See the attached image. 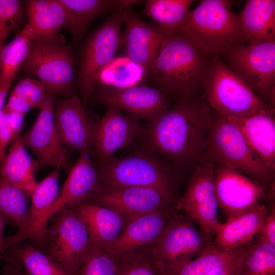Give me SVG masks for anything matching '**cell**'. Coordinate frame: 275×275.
<instances>
[{
    "label": "cell",
    "instance_id": "obj_27",
    "mask_svg": "<svg viewBox=\"0 0 275 275\" xmlns=\"http://www.w3.org/2000/svg\"><path fill=\"white\" fill-rule=\"evenodd\" d=\"M268 212L265 204L227 219L219 227L213 240L217 247L236 250L251 241L258 232Z\"/></svg>",
    "mask_w": 275,
    "mask_h": 275
},
{
    "label": "cell",
    "instance_id": "obj_19",
    "mask_svg": "<svg viewBox=\"0 0 275 275\" xmlns=\"http://www.w3.org/2000/svg\"><path fill=\"white\" fill-rule=\"evenodd\" d=\"M99 185L98 172L90 153L80 152L78 160L68 176L52 205L46 212L40 226V238L46 237L49 220L60 210L73 208L88 198Z\"/></svg>",
    "mask_w": 275,
    "mask_h": 275
},
{
    "label": "cell",
    "instance_id": "obj_3",
    "mask_svg": "<svg viewBox=\"0 0 275 275\" xmlns=\"http://www.w3.org/2000/svg\"><path fill=\"white\" fill-rule=\"evenodd\" d=\"M99 185L152 188L177 206L183 175L146 147L123 157L98 162Z\"/></svg>",
    "mask_w": 275,
    "mask_h": 275
},
{
    "label": "cell",
    "instance_id": "obj_41",
    "mask_svg": "<svg viewBox=\"0 0 275 275\" xmlns=\"http://www.w3.org/2000/svg\"><path fill=\"white\" fill-rule=\"evenodd\" d=\"M24 115L3 109L0 115V148L5 152L7 145L19 133L24 125Z\"/></svg>",
    "mask_w": 275,
    "mask_h": 275
},
{
    "label": "cell",
    "instance_id": "obj_7",
    "mask_svg": "<svg viewBox=\"0 0 275 275\" xmlns=\"http://www.w3.org/2000/svg\"><path fill=\"white\" fill-rule=\"evenodd\" d=\"M219 55L264 103L274 109L275 40L227 45Z\"/></svg>",
    "mask_w": 275,
    "mask_h": 275
},
{
    "label": "cell",
    "instance_id": "obj_2",
    "mask_svg": "<svg viewBox=\"0 0 275 275\" xmlns=\"http://www.w3.org/2000/svg\"><path fill=\"white\" fill-rule=\"evenodd\" d=\"M211 58L182 34H164L147 79L174 102L202 91Z\"/></svg>",
    "mask_w": 275,
    "mask_h": 275
},
{
    "label": "cell",
    "instance_id": "obj_43",
    "mask_svg": "<svg viewBox=\"0 0 275 275\" xmlns=\"http://www.w3.org/2000/svg\"><path fill=\"white\" fill-rule=\"evenodd\" d=\"M241 247L235 256L214 268L207 275H237L240 264L239 253Z\"/></svg>",
    "mask_w": 275,
    "mask_h": 275
},
{
    "label": "cell",
    "instance_id": "obj_25",
    "mask_svg": "<svg viewBox=\"0 0 275 275\" xmlns=\"http://www.w3.org/2000/svg\"><path fill=\"white\" fill-rule=\"evenodd\" d=\"M236 16L241 43L275 40L274 0H248Z\"/></svg>",
    "mask_w": 275,
    "mask_h": 275
},
{
    "label": "cell",
    "instance_id": "obj_35",
    "mask_svg": "<svg viewBox=\"0 0 275 275\" xmlns=\"http://www.w3.org/2000/svg\"><path fill=\"white\" fill-rule=\"evenodd\" d=\"M240 248L223 250L213 242L195 258L163 272V275H207L214 268L235 256Z\"/></svg>",
    "mask_w": 275,
    "mask_h": 275
},
{
    "label": "cell",
    "instance_id": "obj_5",
    "mask_svg": "<svg viewBox=\"0 0 275 275\" xmlns=\"http://www.w3.org/2000/svg\"><path fill=\"white\" fill-rule=\"evenodd\" d=\"M202 92L210 107L225 117H244L274 111L232 71L218 54L212 57Z\"/></svg>",
    "mask_w": 275,
    "mask_h": 275
},
{
    "label": "cell",
    "instance_id": "obj_28",
    "mask_svg": "<svg viewBox=\"0 0 275 275\" xmlns=\"http://www.w3.org/2000/svg\"><path fill=\"white\" fill-rule=\"evenodd\" d=\"M25 148L20 135L11 142L8 152L0 164V178L31 196L38 183L35 173L40 167Z\"/></svg>",
    "mask_w": 275,
    "mask_h": 275
},
{
    "label": "cell",
    "instance_id": "obj_39",
    "mask_svg": "<svg viewBox=\"0 0 275 275\" xmlns=\"http://www.w3.org/2000/svg\"><path fill=\"white\" fill-rule=\"evenodd\" d=\"M24 8L18 0H0V49L7 37L22 23Z\"/></svg>",
    "mask_w": 275,
    "mask_h": 275
},
{
    "label": "cell",
    "instance_id": "obj_44",
    "mask_svg": "<svg viewBox=\"0 0 275 275\" xmlns=\"http://www.w3.org/2000/svg\"><path fill=\"white\" fill-rule=\"evenodd\" d=\"M7 265L4 267L3 275H25L21 264L17 260L6 258Z\"/></svg>",
    "mask_w": 275,
    "mask_h": 275
},
{
    "label": "cell",
    "instance_id": "obj_33",
    "mask_svg": "<svg viewBox=\"0 0 275 275\" xmlns=\"http://www.w3.org/2000/svg\"><path fill=\"white\" fill-rule=\"evenodd\" d=\"M237 275H275V246L256 236L242 246Z\"/></svg>",
    "mask_w": 275,
    "mask_h": 275
},
{
    "label": "cell",
    "instance_id": "obj_21",
    "mask_svg": "<svg viewBox=\"0 0 275 275\" xmlns=\"http://www.w3.org/2000/svg\"><path fill=\"white\" fill-rule=\"evenodd\" d=\"M83 105L76 95L58 101L54 111V124L66 147L91 153L92 124Z\"/></svg>",
    "mask_w": 275,
    "mask_h": 275
},
{
    "label": "cell",
    "instance_id": "obj_18",
    "mask_svg": "<svg viewBox=\"0 0 275 275\" xmlns=\"http://www.w3.org/2000/svg\"><path fill=\"white\" fill-rule=\"evenodd\" d=\"M143 129L138 117L108 108L100 120L92 124L91 150L93 149L98 162L130 146L142 135Z\"/></svg>",
    "mask_w": 275,
    "mask_h": 275
},
{
    "label": "cell",
    "instance_id": "obj_46",
    "mask_svg": "<svg viewBox=\"0 0 275 275\" xmlns=\"http://www.w3.org/2000/svg\"><path fill=\"white\" fill-rule=\"evenodd\" d=\"M9 219L0 211V251L2 252L4 237L3 236V231L4 226Z\"/></svg>",
    "mask_w": 275,
    "mask_h": 275
},
{
    "label": "cell",
    "instance_id": "obj_14",
    "mask_svg": "<svg viewBox=\"0 0 275 275\" xmlns=\"http://www.w3.org/2000/svg\"><path fill=\"white\" fill-rule=\"evenodd\" d=\"M54 96L51 91L48 93L39 107V114L33 125L20 136L24 146L36 156L40 168L54 166L69 173L73 167L71 149L63 144L56 128Z\"/></svg>",
    "mask_w": 275,
    "mask_h": 275
},
{
    "label": "cell",
    "instance_id": "obj_22",
    "mask_svg": "<svg viewBox=\"0 0 275 275\" xmlns=\"http://www.w3.org/2000/svg\"><path fill=\"white\" fill-rule=\"evenodd\" d=\"M59 168L51 172L38 182L31 195V203L27 218V226L22 232L4 237L2 250H11L28 239L33 240L37 246L40 242V226L46 212L55 201L59 193Z\"/></svg>",
    "mask_w": 275,
    "mask_h": 275
},
{
    "label": "cell",
    "instance_id": "obj_38",
    "mask_svg": "<svg viewBox=\"0 0 275 275\" xmlns=\"http://www.w3.org/2000/svg\"><path fill=\"white\" fill-rule=\"evenodd\" d=\"M151 252L133 254L116 258L118 275H163Z\"/></svg>",
    "mask_w": 275,
    "mask_h": 275
},
{
    "label": "cell",
    "instance_id": "obj_8",
    "mask_svg": "<svg viewBox=\"0 0 275 275\" xmlns=\"http://www.w3.org/2000/svg\"><path fill=\"white\" fill-rule=\"evenodd\" d=\"M131 6H123L114 11L92 34L85 46L77 78L83 105L93 94L99 73L121 47L123 12Z\"/></svg>",
    "mask_w": 275,
    "mask_h": 275
},
{
    "label": "cell",
    "instance_id": "obj_23",
    "mask_svg": "<svg viewBox=\"0 0 275 275\" xmlns=\"http://www.w3.org/2000/svg\"><path fill=\"white\" fill-rule=\"evenodd\" d=\"M25 6L28 21L24 28L32 42L62 44L58 33L66 28L67 17L59 0H30Z\"/></svg>",
    "mask_w": 275,
    "mask_h": 275
},
{
    "label": "cell",
    "instance_id": "obj_26",
    "mask_svg": "<svg viewBox=\"0 0 275 275\" xmlns=\"http://www.w3.org/2000/svg\"><path fill=\"white\" fill-rule=\"evenodd\" d=\"M73 208L87 226L91 246L107 249L127 223L119 213L91 201H85Z\"/></svg>",
    "mask_w": 275,
    "mask_h": 275
},
{
    "label": "cell",
    "instance_id": "obj_36",
    "mask_svg": "<svg viewBox=\"0 0 275 275\" xmlns=\"http://www.w3.org/2000/svg\"><path fill=\"white\" fill-rule=\"evenodd\" d=\"M30 197L25 191L0 178V211L18 228L17 232L26 227Z\"/></svg>",
    "mask_w": 275,
    "mask_h": 275
},
{
    "label": "cell",
    "instance_id": "obj_34",
    "mask_svg": "<svg viewBox=\"0 0 275 275\" xmlns=\"http://www.w3.org/2000/svg\"><path fill=\"white\" fill-rule=\"evenodd\" d=\"M32 43L31 36L24 27L0 49V87H11L28 56Z\"/></svg>",
    "mask_w": 275,
    "mask_h": 275
},
{
    "label": "cell",
    "instance_id": "obj_12",
    "mask_svg": "<svg viewBox=\"0 0 275 275\" xmlns=\"http://www.w3.org/2000/svg\"><path fill=\"white\" fill-rule=\"evenodd\" d=\"M21 68L43 82L54 95L67 94L73 84V53L70 48L62 44L32 42Z\"/></svg>",
    "mask_w": 275,
    "mask_h": 275
},
{
    "label": "cell",
    "instance_id": "obj_6",
    "mask_svg": "<svg viewBox=\"0 0 275 275\" xmlns=\"http://www.w3.org/2000/svg\"><path fill=\"white\" fill-rule=\"evenodd\" d=\"M232 1L203 0L177 31L206 55L219 54L228 45L241 42Z\"/></svg>",
    "mask_w": 275,
    "mask_h": 275
},
{
    "label": "cell",
    "instance_id": "obj_9",
    "mask_svg": "<svg viewBox=\"0 0 275 275\" xmlns=\"http://www.w3.org/2000/svg\"><path fill=\"white\" fill-rule=\"evenodd\" d=\"M215 163L205 160L199 164L189 176L186 188L177 204V209L196 223L202 233L213 241L222 224L218 218L214 170Z\"/></svg>",
    "mask_w": 275,
    "mask_h": 275
},
{
    "label": "cell",
    "instance_id": "obj_10",
    "mask_svg": "<svg viewBox=\"0 0 275 275\" xmlns=\"http://www.w3.org/2000/svg\"><path fill=\"white\" fill-rule=\"evenodd\" d=\"M51 218L42 251L62 263L80 269L91 248L85 223L71 208L60 210Z\"/></svg>",
    "mask_w": 275,
    "mask_h": 275
},
{
    "label": "cell",
    "instance_id": "obj_24",
    "mask_svg": "<svg viewBox=\"0 0 275 275\" xmlns=\"http://www.w3.org/2000/svg\"><path fill=\"white\" fill-rule=\"evenodd\" d=\"M240 130L251 149L275 173L274 111L244 117H228Z\"/></svg>",
    "mask_w": 275,
    "mask_h": 275
},
{
    "label": "cell",
    "instance_id": "obj_4",
    "mask_svg": "<svg viewBox=\"0 0 275 275\" xmlns=\"http://www.w3.org/2000/svg\"><path fill=\"white\" fill-rule=\"evenodd\" d=\"M206 160L235 169L261 186L274 185L275 173L251 149L239 128L214 112L209 131Z\"/></svg>",
    "mask_w": 275,
    "mask_h": 275
},
{
    "label": "cell",
    "instance_id": "obj_42",
    "mask_svg": "<svg viewBox=\"0 0 275 275\" xmlns=\"http://www.w3.org/2000/svg\"><path fill=\"white\" fill-rule=\"evenodd\" d=\"M268 212L256 234L260 240L275 246V204L274 201L268 203Z\"/></svg>",
    "mask_w": 275,
    "mask_h": 275
},
{
    "label": "cell",
    "instance_id": "obj_11",
    "mask_svg": "<svg viewBox=\"0 0 275 275\" xmlns=\"http://www.w3.org/2000/svg\"><path fill=\"white\" fill-rule=\"evenodd\" d=\"M213 242L196 228L193 221L179 211L151 253L164 272L193 259Z\"/></svg>",
    "mask_w": 275,
    "mask_h": 275
},
{
    "label": "cell",
    "instance_id": "obj_16",
    "mask_svg": "<svg viewBox=\"0 0 275 275\" xmlns=\"http://www.w3.org/2000/svg\"><path fill=\"white\" fill-rule=\"evenodd\" d=\"M93 93L99 104L126 112L149 123L167 110L171 102L159 89L144 85L126 88L99 86Z\"/></svg>",
    "mask_w": 275,
    "mask_h": 275
},
{
    "label": "cell",
    "instance_id": "obj_45",
    "mask_svg": "<svg viewBox=\"0 0 275 275\" xmlns=\"http://www.w3.org/2000/svg\"><path fill=\"white\" fill-rule=\"evenodd\" d=\"M10 88V87H0V115L3 111L5 99ZM6 154V152L3 151L0 148V164L5 159Z\"/></svg>",
    "mask_w": 275,
    "mask_h": 275
},
{
    "label": "cell",
    "instance_id": "obj_40",
    "mask_svg": "<svg viewBox=\"0 0 275 275\" xmlns=\"http://www.w3.org/2000/svg\"><path fill=\"white\" fill-rule=\"evenodd\" d=\"M51 91L42 81L31 77L21 79L11 91L27 102L32 108L39 107Z\"/></svg>",
    "mask_w": 275,
    "mask_h": 275
},
{
    "label": "cell",
    "instance_id": "obj_15",
    "mask_svg": "<svg viewBox=\"0 0 275 275\" xmlns=\"http://www.w3.org/2000/svg\"><path fill=\"white\" fill-rule=\"evenodd\" d=\"M86 201L111 209L127 221L176 205L159 190L147 187L99 185Z\"/></svg>",
    "mask_w": 275,
    "mask_h": 275
},
{
    "label": "cell",
    "instance_id": "obj_1",
    "mask_svg": "<svg viewBox=\"0 0 275 275\" xmlns=\"http://www.w3.org/2000/svg\"><path fill=\"white\" fill-rule=\"evenodd\" d=\"M214 111L200 92L181 98L144 127L146 147L182 175L206 160Z\"/></svg>",
    "mask_w": 275,
    "mask_h": 275
},
{
    "label": "cell",
    "instance_id": "obj_37",
    "mask_svg": "<svg viewBox=\"0 0 275 275\" xmlns=\"http://www.w3.org/2000/svg\"><path fill=\"white\" fill-rule=\"evenodd\" d=\"M118 260L106 249L91 245L79 275H118Z\"/></svg>",
    "mask_w": 275,
    "mask_h": 275
},
{
    "label": "cell",
    "instance_id": "obj_29",
    "mask_svg": "<svg viewBox=\"0 0 275 275\" xmlns=\"http://www.w3.org/2000/svg\"><path fill=\"white\" fill-rule=\"evenodd\" d=\"M67 17L66 29L76 38H79L97 17L122 6L132 5L137 1L59 0Z\"/></svg>",
    "mask_w": 275,
    "mask_h": 275
},
{
    "label": "cell",
    "instance_id": "obj_32",
    "mask_svg": "<svg viewBox=\"0 0 275 275\" xmlns=\"http://www.w3.org/2000/svg\"><path fill=\"white\" fill-rule=\"evenodd\" d=\"M148 70L126 56L113 58L99 73L96 85L126 88L142 85Z\"/></svg>",
    "mask_w": 275,
    "mask_h": 275
},
{
    "label": "cell",
    "instance_id": "obj_30",
    "mask_svg": "<svg viewBox=\"0 0 275 275\" xmlns=\"http://www.w3.org/2000/svg\"><path fill=\"white\" fill-rule=\"evenodd\" d=\"M6 258L18 261L25 275H79L80 268L62 263L33 244H24L10 250Z\"/></svg>",
    "mask_w": 275,
    "mask_h": 275
},
{
    "label": "cell",
    "instance_id": "obj_20",
    "mask_svg": "<svg viewBox=\"0 0 275 275\" xmlns=\"http://www.w3.org/2000/svg\"><path fill=\"white\" fill-rule=\"evenodd\" d=\"M122 19L121 47L125 56L148 70L161 45L163 33L131 12L130 7L124 9Z\"/></svg>",
    "mask_w": 275,
    "mask_h": 275
},
{
    "label": "cell",
    "instance_id": "obj_17",
    "mask_svg": "<svg viewBox=\"0 0 275 275\" xmlns=\"http://www.w3.org/2000/svg\"><path fill=\"white\" fill-rule=\"evenodd\" d=\"M178 211L171 207L130 219L106 251L116 258L151 252Z\"/></svg>",
    "mask_w": 275,
    "mask_h": 275
},
{
    "label": "cell",
    "instance_id": "obj_13",
    "mask_svg": "<svg viewBox=\"0 0 275 275\" xmlns=\"http://www.w3.org/2000/svg\"><path fill=\"white\" fill-rule=\"evenodd\" d=\"M214 185L218 207L227 219L265 202L274 194V185L261 186L242 172L222 164H215Z\"/></svg>",
    "mask_w": 275,
    "mask_h": 275
},
{
    "label": "cell",
    "instance_id": "obj_31",
    "mask_svg": "<svg viewBox=\"0 0 275 275\" xmlns=\"http://www.w3.org/2000/svg\"><path fill=\"white\" fill-rule=\"evenodd\" d=\"M192 0H148L143 13L163 34L177 32L191 11Z\"/></svg>",
    "mask_w": 275,
    "mask_h": 275
}]
</instances>
